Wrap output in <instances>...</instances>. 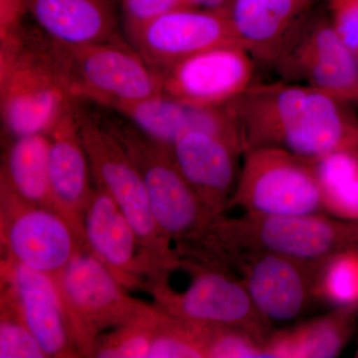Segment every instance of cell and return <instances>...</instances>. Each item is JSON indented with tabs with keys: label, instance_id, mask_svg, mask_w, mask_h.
Listing matches in <instances>:
<instances>
[{
	"label": "cell",
	"instance_id": "cb8c5ba5",
	"mask_svg": "<svg viewBox=\"0 0 358 358\" xmlns=\"http://www.w3.org/2000/svg\"><path fill=\"white\" fill-rule=\"evenodd\" d=\"M310 160L326 213L358 221V155L355 150H338Z\"/></svg>",
	"mask_w": 358,
	"mask_h": 358
},
{
	"label": "cell",
	"instance_id": "6da1fadb",
	"mask_svg": "<svg viewBox=\"0 0 358 358\" xmlns=\"http://www.w3.org/2000/svg\"><path fill=\"white\" fill-rule=\"evenodd\" d=\"M350 103L322 90L281 80L252 84L226 107L236 124L243 155L275 148L315 159L357 148L358 117Z\"/></svg>",
	"mask_w": 358,
	"mask_h": 358
},
{
	"label": "cell",
	"instance_id": "4fadbf2b",
	"mask_svg": "<svg viewBox=\"0 0 358 358\" xmlns=\"http://www.w3.org/2000/svg\"><path fill=\"white\" fill-rule=\"evenodd\" d=\"M129 39L157 71L215 47L241 46L226 13L187 7L162 14Z\"/></svg>",
	"mask_w": 358,
	"mask_h": 358
},
{
	"label": "cell",
	"instance_id": "d6a6232c",
	"mask_svg": "<svg viewBox=\"0 0 358 358\" xmlns=\"http://www.w3.org/2000/svg\"><path fill=\"white\" fill-rule=\"evenodd\" d=\"M355 357H358V348H357V353H355Z\"/></svg>",
	"mask_w": 358,
	"mask_h": 358
},
{
	"label": "cell",
	"instance_id": "5b68a950",
	"mask_svg": "<svg viewBox=\"0 0 358 358\" xmlns=\"http://www.w3.org/2000/svg\"><path fill=\"white\" fill-rule=\"evenodd\" d=\"M77 117L96 187L107 192L128 219L157 281H169L182 261L160 230L141 173L98 115L85 112L80 103Z\"/></svg>",
	"mask_w": 358,
	"mask_h": 358
},
{
	"label": "cell",
	"instance_id": "ba28073f",
	"mask_svg": "<svg viewBox=\"0 0 358 358\" xmlns=\"http://www.w3.org/2000/svg\"><path fill=\"white\" fill-rule=\"evenodd\" d=\"M270 65L282 81L358 103V56L336 31L329 13L310 9L284 40Z\"/></svg>",
	"mask_w": 358,
	"mask_h": 358
},
{
	"label": "cell",
	"instance_id": "277c9868",
	"mask_svg": "<svg viewBox=\"0 0 358 358\" xmlns=\"http://www.w3.org/2000/svg\"><path fill=\"white\" fill-rule=\"evenodd\" d=\"M214 247L219 261L229 270L235 256L251 252L322 263L336 254L358 250V221L343 220L326 213L225 216L216 229Z\"/></svg>",
	"mask_w": 358,
	"mask_h": 358
},
{
	"label": "cell",
	"instance_id": "83f0119b",
	"mask_svg": "<svg viewBox=\"0 0 358 358\" xmlns=\"http://www.w3.org/2000/svg\"><path fill=\"white\" fill-rule=\"evenodd\" d=\"M0 310V358L47 357L13 301L3 294Z\"/></svg>",
	"mask_w": 358,
	"mask_h": 358
},
{
	"label": "cell",
	"instance_id": "5bb4252c",
	"mask_svg": "<svg viewBox=\"0 0 358 358\" xmlns=\"http://www.w3.org/2000/svg\"><path fill=\"white\" fill-rule=\"evenodd\" d=\"M320 263L303 262L268 252L239 254L231 260L252 300L271 322L291 320L315 300Z\"/></svg>",
	"mask_w": 358,
	"mask_h": 358
},
{
	"label": "cell",
	"instance_id": "9a60e30c",
	"mask_svg": "<svg viewBox=\"0 0 358 358\" xmlns=\"http://www.w3.org/2000/svg\"><path fill=\"white\" fill-rule=\"evenodd\" d=\"M87 248L126 289H145L157 282L128 219L107 192L94 188L84 215Z\"/></svg>",
	"mask_w": 358,
	"mask_h": 358
},
{
	"label": "cell",
	"instance_id": "1f68e13d",
	"mask_svg": "<svg viewBox=\"0 0 358 358\" xmlns=\"http://www.w3.org/2000/svg\"><path fill=\"white\" fill-rule=\"evenodd\" d=\"M355 152H357V154L358 155V143H357V148H355Z\"/></svg>",
	"mask_w": 358,
	"mask_h": 358
},
{
	"label": "cell",
	"instance_id": "7a4b0ae2",
	"mask_svg": "<svg viewBox=\"0 0 358 358\" xmlns=\"http://www.w3.org/2000/svg\"><path fill=\"white\" fill-rule=\"evenodd\" d=\"M99 119L138 169L160 230L171 240L182 263L206 265L216 228L225 216L215 215L193 192L178 171L171 148L150 138L122 115Z\"/></svg>",
	"mask_w": 358,
	"mask_h": 358
},
{
	"label": "cell",
	"instance_id": "d6986e66",
	"mask_svg": "<svg viewBox=\"0 0 358 358\" xmlns=\"http://www.w3.org/2000/svg\"><path fill=\"white\" fill-rule=\"evenodd\" d=\"M80 103L68 110L47 136L49 178L56 210L85 240L84 215L94 188L88 155L78 126Z\"/></svg>",
	"mask_w": 358,
	"mask_h": 358
},
{
	"label": "cell",
	"instance_id": "ffe728a7",
	"mask_svg": "<svg viewBox=\"0 0 358 358\" xmlns=\"http://www.w3.org/2000/svg\"><path fill=\"white\" fill-rule=\"evenodd\" d=\"M32 24L58 43L82 46L120 39L114 0H21Z\"/></svg>",
	"mask_w": 358,
	"mask_h": 358
},
{
	"label": "cell",
	"instance_id": "ac0fdd59",
	"mask_svg": "<svg viewBox=\"0 0 358 358\" xmlns=\"http://www.w3.org/2000/svg\"><path fill=\"white\" fill-rule=\"evenodd\" d=\"M150 138L171 148L185 134L205 131L241 148L239 131L227 107H199L160 94L110 108Z\"/></svg>",
	"mask_w": 358,
	"mask_h": 358
},
{
	"label": "cell",
	"instance_id": "e0dca14e",
	"mask_svg": "<svg viewBox=\"0 0 358 358\" xmlns=\"http://www.w3.org/2000/svg\"><path fill=\"white\" fill-rule=\"evenodd\" d=\"M171 150L181 176L205 206L215 215L225 216L241 173V148L215 134L192 131Z\"/></svg>",
	"mask_w": 358,
	"mask_h": 358
},
{
	"label": "cell",
	"instance_id": "8992f818",
	"mask_svg": "<svg viewBox=\"0 0 358 358\" xmlns=\"http://www.w3.org/2000/svg\"><path fill=\"white\" fill-rule=\"evenodd\" d=\"M49 44L71 95L78 102L110 109L164 93L159 71L122 38L82 46L49 38Z\"/></svg>",
	"mask_w": 358,
	"mask_h": 358
},
{
	"label": "cell",
	"instance_id": "4316f807",
	"mask_svg": "<svg viewBox=\"0 0 358 358\" xmlns=\"http://www.w3.org/2000/svg\"><path fill=\"white\" fill-rule=\"evenodd\" d=\"M199 322L206 358L267 357L262 343L243 329Z\"/></svg>",
	"mask_w": 358,
	"mask_h": 358
},
{
	"label": "cell",
	"instance_id": "9c48e42d",
	"mask_svg": "<svg viewBox=\"0 0 358 358\" xmlns=\"http://www.w3.org/2000/svg\"><path fill=\"white\" fill-rule=\"evenodd\" d=\"M243 155L229 209L270 216L326 213L312 160L275 148H254Z\"/></svg>",
	"mask_w": 358,
	"mask_h": 358
},
{
	"label": "cell",
	"instance_id": "484cf974",
	"mask_svg": "<svg viewBox=\"0 0 358 358\" xmlns=\"http://www.w3.org/2000/svg\"><path fill=\"white\" fill-rule=\"evenodd\" d=\"M159 308L145 319L115 327L96 339L93 357L148 358L155 320Z\"/></svg>",
	"mask_w": 358,
	"mask_h": 358
},
{
	"label": "cell",
	"instance_id": "d4e9b609",
	"mask_svg": "<svg viewBox=\"0 0 358 358\" xmlns=\"http://www.w3.org/2000/svg\"><path fill=\"white\" fill-rule=\"evenodd\" d=\"M315 300L334 308L358 303V250L343 252L320 263Z\"/></svg>",
	"mask_w": 358,
	"mask_h": 358
},
{
	"label": "cell",
	"instance_id": "7c38bea8",
	"mask_svg": "<svg viewBox=\"0 0 358 358\" xmlns=\"http://www.w3.org/2000/svg\"><path fill=\"white\" fill-rule=\"evenodd\" d=\"M159 72L166 95L199 107H222L253 84L254 62L243 47L226 45Z\"/></svg>",
	"mask_w": 358,
	"mask_h": 358
},
{
	"label": "cell",
	"instance_id": "52a82bcc",
	"mask_svg": "<svg viewBox=\"0 0 358 358\" xmlns=\"http://www.w3.org/2000/svg\"><path fill=\"white\" fill-rule=\"evenodd\" d=\"M57 289L80 357H93L102 331L145 319L157 310V306L131 298L88 249L72 259Z\"/></svg>",
	"mask_w": 358,
	"mask_h": 358
},
{
	"label": "cell",
	"instance_id": "603a6c76",
	"mask_svg": "<svg viewBox=\"0 0 358 358\" xmlns=\"http://www.w3.org/2000/svg\"><path fill=\"white\" fill-rule=\"evenodd\" d=\"M48 159L47 134L7 138L0 186L28 203L57 212L51 192Z\"/></svg>",
	"mask_w": 358,
	"mask_h": 358
},
{
	"label": "cell",
	"instance_id": "4dcf8cb0",
	"mask_svg": "<svg viewBox=\"0 0 358 358\" xmlns=\"http://www.w3.org/2000/svg\"><path fill=\"white\" fill-rule=\"evenodd\" d=\"M229 2L230 0H180L179 7L225 13Z\"/></svg>",
	"mask_w": 358,
	"mask_h": 358
},
{
	"label": "cell",
	"instance_id": "8fae6325",
	"mask_svg": "<svg viewBox=\"0 0 358 358\" xmlns=\"http://www.w3.org/2000/svg\"><path fill=\"white\" fill-rule=\"evenodd\" d=\"M192 282L182 293L169 282L148 289L155 305L181 319L238 327L264 343L274 331L273 324L256 307L243 281L229 271L204 266L185 265Z\"/></svg>",
	"mask_w": 358,
	"mask_h": 358
},
{
	"label": "cell",
	"instance_id": "f1b7e54d",
	"mask_svg": "<svg viewBox=\"0 0 358 358\" xmlns=\"http://www.w3.org/2000/svg\"><path fill=\"white\" fill-rule=\"evenodd\" d=\"M180 6V0H122V24L128 37L162 14Z\"/></svg>",
	"mask_w": 358,
	"mask_h": 358
},
{
	"label": "cell",
	"instance_id": "7402d4cb",
	"mask_svg": "<svg viewBox=\"0 0 358 358\" xmlns=\"http://www.w3.org/2000/svg\"><path fill=\"white\" fill-rule=\"evenodd\" d=\"M358 303L334 308L322 317L273 331L264 343L268 358H334L355 336Z\"/></svg>",
	"mask_w": 358,
	"mask_h": 358
},
{
	"label": "cell",
	"instance_id": "2e32d148",
	"mask_svg": "<svg viewBox=\"0 0 358 358\" xmlns=\"http://www.w3.org/2000/svg\"><path fill=\"white\" fill-rule=\"evenodd\" d=\"M1 294L13 301L47 357H79L53 280L20 264L1 261Z\"/></svg>",
	"mask_w": 358,
	"mask_h": 358
},
{
	"label": "cell",
	"instance_id": "44dd1931",
	"mask_svg": "<svg viewBox=\"0 0 358 358\" xmlns=\"http://www.w3.org/2000/svg\"><path fill=\"white\" fill-rule=\"evenodd\" d=\"M315 0H230L225 13L240 45L270 64L294 26Z\"/></svg>",
	"mask_w": 358,
	"mask_h": 358
},
{
	"label": "cell",
	"instance_id": "30bf717a",
	"mask_svg": "<svg viewBox=\"0 0 358 358\" xmlns=\"http://www.w3.org/2000/svg\"><path fill=\"white\" fill-rule=\"evenodd\" d=\"M0 235L6 257L48 275L58 286L86 242L58 212L28 203L0 186Z\"/></svg>",
	"mask_w": 358,
	"mask_h": 358
},
{
	"label": "cell",
	"instance_id": "f546056e",
	"mask_svg": "<svg viewBox=\"0 0 358 358\" xmlns=\"http://www.w3.org/2000/svg\"><path fill=\"white\" fill-rule=\"evenodd\" d=\"M327 4L334 29L358 56V0H327Z\"/></svg>",
	"mask_w": 358,
	"mask_h": 358
},
{
	"label": "cell",
	"instance_id": "3957f363",
	"mask_svg": "<svg viewBox=\"0 0 358 358\" xmlns=\"http://www.w3.org/2000/svg\"><path fill=\"white\" fill-rule=\"evenodd\" d=\"M78 103L46 35L22 20L1 31L0 112L7 138L48 134Z\"/></svg>",
	"mask_w": 358,
	"mask_h": 358
}]
</instances>
